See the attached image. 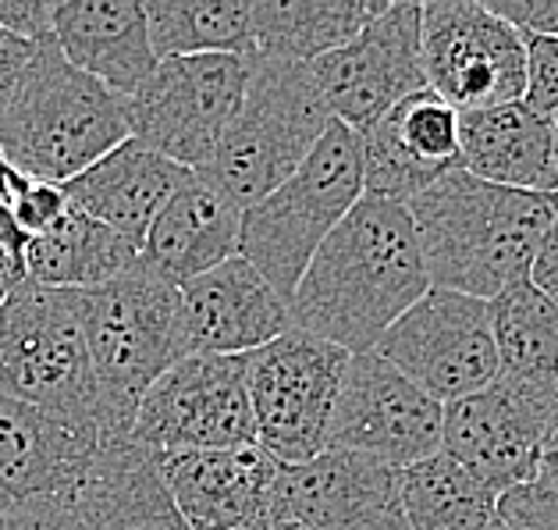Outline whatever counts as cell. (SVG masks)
Returning a JSON list of instances; mask_svg holds the SVG:
<instances>
[{"label": "cell", "mask_w": 558, "mask_h": 530, "mask_svg": "<svg viewBox=\"0 0 558 530\" xmlns=\"http://www.w3.org/2000/svg\"><path fill=\"white\" fill-rule=\"evenodd\" d=\"M551 207H555V203H551ZM530 281H534L537 289L558 306V210L551 217L548 236H544V242H541V253L534 261V270H530Z\"/></svg>", "instance_id": "38"}, {"label": "cell", "mask_w": 558, "mask_h": 530, "mask_svg": "<svg viewBox=\"0 0 558 530\" xmlns=\"http://www.w3.org/2000/svg\"><path fill=\"white\" fill-rule=\"evenodd\" d=\"M349 352L303 328L246 357L256 445L275 463H306L328 448V427Z\"/></svg>", "instance_id": "9"}, {"label": "cell", "mask_w": 558, "mask_h": 530, "mask_svg": "<svg viewBox=\"0 0 558 530\" xmlns=\"http://www.w3.org/2000/svg\"><path fill=\"white\" fill-rule=\"evenodd\" d=\"M551 203H555V210H558V193H555V196H551Z\"/></svg>", "instance_id": "45"}, {"label": "cell", "mask_w": 558, "mask_h": 530, "mask_svg": "<svg viewBox=\"0 0 558 530\" xmlns=\"http://www.w3.org/2000/svg\"><path fill=\"white\" fill-rule=\"evenodd\" d=\"M331 121L306 64L256 58L246 100L217 146L207 174L246 214L306 165Z\"/></svg>", "instance_id": "6"}, {"label": "cell", "mask_w": 558, "mask_h": 530, "mask_svg": "<svg viewBox=\"0 0 558 530\" xmlns=\"http://www.w3.org/2000/svg\"><path fill=\"white\" fill-rule=\"evenodd\" d=\"M0 530H89L75 498L36 495L0 509Z\"/></svg>", "instance_id": "32"}, {"label": "cell", "mask_w": 558, "mask_h": 530, "mask_svg": "<svg viewBox=\"0 0 558 530\" xmlns=\"http://www.w3.org/2000/svg\"><path fill=\"white\" fill-rule=\"evenodd\" d=\"M498 516L512 530H558V492L544 484H523L498 495Z\"/></svg>", "instance_id": "33"}, {"label": "cell", "mask_w": 558, "mask_h": 530, "mask_svg": "<svg viewBox=\"0 0 558 530\" xmlns=\"http://www.w3.org/2000/svg\"><path fill=\"white\" fill-rule=\"evenodd\" d=\"M146 22L157 61L199 53L256 61L250 0H149Z\"/></svg>", "instance_id": "29"}, {"label": "cell", "mask_w": 558, "mask_h": 530, "mask_svg": "<svg viewBox=\"0 0 558 530\" xmlns=\"http://www.w3.org/2000/svg\"><path fill=\"white\" fill-rule=\"evenodd\" d=\"M427 89L459 115L523 100L526 39L481 0L420 4Z\"/></svg>", "instance_id": "10"}, {"label": "cell", "mask_w": 558, "mask_h": 530, "mask_svg": "<svg viewBox=\"0 0 558 530\" xmlns=\"http://www.w3.org/2000/svg\"><path fill=\"white\" fill-rule=\"evenodd\" d=\"M306 72L331 118L363 135L395 104L427 89L424 50H420V4L395 0L356 39L310 61Z\"/></svg>", "instance_id": "14"}, {"label": "cell", "mask_w": 558, "mask_h": 530, "mask_svg": "<svg viewBox=\"0 0 558 530\" xmlns=\"http://www.w3.org/2000/svg\"><path fill=\"white\" fill-rule=\"evenodd\" d=\"M25 242H29V236L19 228L15 214H11L8 207H0V253L25 256Z\"/></svg>", "instance_id": "41"}, {"label": "cell", "mask_w": 558, "mask_h": 530, "mask_svg": "<svg viewBox=\"0 0 558 530\" xmlns=\"http://www.w3.org/2000/svg\"><path fill=\"white\" fill-rule=\"evenodd\" d=\"M68 196H64V185H50V182H29V189L19 196V203L11 207L15 221L25 236H44L47 228H53L68 214Z\"/></svg>", "instance_id": "34"}, {"label": "cell", "mask_w": 558, "mask_h": 530, "mask_svg": "<svg viewBox=\"0 0 558 530\" xmlns=\"http://www.w3.org/2000/svg\"><path fill=\"white\" fill-rule=\"evenodd\" d=\"M385 8L388 0H256V58L310 64L356 39Z\"/></svg>", "instance_id": "26"}, {"label": "cell", "mask_w": 558, "mask_h": 530, "mask_svg": "<svg viewBox=\"0 0 558 530\" xmlns=\"http://www.w3.org/2000/svg\"><path fill=\"white\" fill-rule=\"evenodd\" d=\"M551 135H555V165H558V111L551 115Z\"/></svg>", "instance_id": "43"}, {"label": "cell", "mask_w": 558, "mask_h": 530, "mask_svg": "<svg viewBox=\"0 0 558 530\" xmlns=\"http://www.w3.org/2000/svg\"><path fill=\"white\" fill-rule=\"evenodd\" d=\"M487 8L523 39L558 36V0H492Z\"/></svg>", "instance_id": "36"}, {"label": "cell", "mask_w": 558, "mask_h": 530, "mask_svg": "<svg viewBox=\"0 0 558 530\" xmlns=\"http://www.w3.org/2000/svg\"><path fill=\"white\" fill-rule=\"evenodd\" d=\"M189 174H193L189 168L171 165L168 157L154 154L129 135L97 165L68 182L64 196L75 210L89 214L93 221L107 225L135 250H143L149 225L157 221V214L179 193Z\"/></svg>", "instance_id": "23"}, {"label": "cell", "mask_w": 558, "mask_h": 530, "mask_svg": "<svg viewBox=\"0 0 558 530\" xmlns=\"http://www.w3.org/2000/svg\"><path fill=\"white\" fill-rule=\"evenodd\" d=\"M125 140V97L39 44L0 118V157L36 182L68 185Z\"/></svg>", "instance_id": "3"}, {"label": "cell", "mask_w": 558, "mask_h": 530, "mask_svg": "<svg viewBox=\"0 0 558 530\" xmlns=\"http://www.w3.org/2000/svg\"><path fill=\"white\" fill-rule=\"evenodd\" d=\"M487 530H512V527H509L506 520H501V516H495V520H492V523H487Z\"/></svg>", "instance_id": "44"}, {"label": "cell", "mask_w": 558, "mask_h": 530, "mask_svg": "<svg viewBox=\"0 0 558 530\" xmlns=\"http://www.w3.org/2000/svg\"><path fill=\"white\" fill-rule=\"evenodd\" d=\"M75 506L89 530H189L154 453L132 438L97 448Z\"/></svg>", "instance_id": "25"}, {"label": "cell", "mask_w": 558, "mask_h": 530, "mask_svg": "<svg viewBox=\"0 0 558 530\" xmlns=\"http://www.w3.org/2000/svg\"><path fill=\"white\" fill-rule=\"evenodd\" d=\"M53 47L121 97H132L157 68L143 0H61L53 4Z\"/></svg>", "instance_id": "22"}, {"label": "cell", "mask_w": 558, "mask_h": 530, "mask_svg": "<svg viewBox=\"0 0 558 530\" xmlns=\"http://www.w3.org/2000/svg\"><path fill=\"white\" fill-rule=\"evenodd\" d=\"M459 111L420 89L363 135V193L410 203L459 168Z\"/></svg>", "instance_id": "18"}, {"label": "cell", "mask_w": 558, "mask_h": 530, "mask_svg": "<svg viewBox=\"0 0 558 530\" xmlns=\"http://www.w3.org/2000/svg\"><path fill=\"white\" fill-rule=\"evenodd\" d=\"M551 196L492 185L456 168L405 203L430 289L492 303L509 285L526 281L555 217Z\"/></svg>", "instance_id": "2"}, {"label": "cell", "mask_w": 558, "mask_h": 530, "mask_svg": "<svg viewBox=\"0 0 558 530\" xmlns=\"http://www.w3.org/2000/svg\"><path fill=\"white\" fill-rule=\"evenodd\" d=\"M132 442L149 453L256 445L246 357H182L135 410Z\"/></svg>", "instance_id": "12"}, {"label": "cell", "mask_w": 558, "mask_h": 530, "mask_svg": "<svg viewBox=\"0 0 558 530\" xmlns=\"http://www.w3.org/2000/svg\"><path fill=\"white\" fill-rule=\"evenodd\" d=\"M0 29L25 44H53V4L50 0H0Z\"/></svg>", "instance_id": "35"}, {"label": "cell", "mask_w": 558, "mask_h": 530, "mask_svg": "<svg viewBox=\"0 0 558 530\" xmlns=\"http://www.w3.org/2000/svg\"><path fill=\"white\" fill-rule=\"evenodd\" d=\"M445 406L416 388L380 352H356L338 385L328 448L405 470L441 453Z\"/></svg>", "instance_id": "13"}, {"label": "cell", "mask_w": 558, "mask_h": 530, "mask_svg": "<svg viewBox=\"0 0 558 530\" xmlns=\"http://www.w3.org/2000/svg\"><path fill=\"white\" fill-rule=\"evenodd\" d=\"M140 261V250L89 214L68 207L58 225L25 242V275L47 289H97Z\"/></svg>", "instance_id": "27"}, {"label": "cell", "mask_w": 558, "mask_h": 530, "mask_svg": "<svg viewBox=\"0 0 558 530\" xmlns=\"http://www.w3.org/2000/svg\"><path fill=\"white\" fill-rule=\"evenodd\" d=\"M523 104L537 118L558 111V36H534L526 39V89Z\"/></svg>", "instance_id": "31"}, {"label": "cell", "mask_w": 558, "mask_h": 530, "mask_svg": "<svg viewBox=\"0 0 558 530\" xmlns=\"http://www.w3.org/2000/svg\"><path fill=\"white\" fill-rule=\"evenodd\" d=\"M498 377L526 388H558V306L534 281H515L492 303Z\"/></svg>", "instance_id": "28"}, {"label": "cell", "mask_w": 558, "mask_h": 530, "mask_svg": "<svg viewBox=\"0 0 558 530\" xmlns=\"http://www.w3.org/2000/svg\"><path fill=\"white\" fill-rule=\"evenodd\" d=\"M292 328L289 303L246 256H231L179 289L182 357H250Z\"/></svg>", "instance_id": "17"}, {"label": "cell", "mask_w": 558, "mask_h": 530, "mask_svg": "<svg viewBox=\"0 0 558 530\" xmlns=\"http://www.w3.org/2000/svg\"><path fill=\"white\" fill-rule=\"evenodd\" d=\"M189 530H239L270 513L278 463L260 445L154 453Z\"/></svg>", "instance_id": "19"}, {"label": "cell", "mask_w": 558, "mask_h": 530, "mask_svg": "<svg viewBox=\"0 0 558 530\" xmlns=\"http://www.w3.org/2000/svg\"><path fill=\"white\" fill-rule=\"evenodd\" d=\"M25 278H29V275H25V256L0 253V306L8 303V296L15 292Z\"/></svg>", "instance_id": "40"}, {"label": "cell", "mask_w": 558, "mask_h": 530, "mask_svg": "<svg viewBox=\"0 0 558 530\" xmlns=\"http://www.w3.org/2000/svg\"><path fill=\"white\" fill-rule=\"evenodd\" d=\"M100 438L0 392V509L36 495L75 498Z\"/></svg>", "instance_id": "21"}, {"label": "cell", "mask_w": 558, "mask_h": 530, "mask_svg": "<svg viewBox=\"0 0 558 530\" xmlns=\"http://www.w3.org/2000/svg\"><path fill=\"white\" fill-rule=\"evenodd\" d=\"M0 392L100 438V399L72 289L25 278L0 306Z\"/></svg>", "instance_id": "7"}, {"label": "cell", "mask_w": 558, "mask_h": 530, "mask_svg": "<svg viewBox=\"0 0 558 530\" xmlns=\"http://www.w3.org/2000/svg\"><path fill=\"white\" fill-rule=\"evenodd\" d=\"M253 61L231 53L157 61L125 97L129 135L189 171H207L225 132L246 100Z\"/></svg>", "instance_id": "8"}, {"label": "cell", "mask_w": 558, "mask_h": 530, "mask_svg": "<svg viewBox=\"0 0 558 530\" xmlns=\"http://www.w3.org/2000/svg\"><path fill=\"white\" fill-rule=\"evenodd\" d=\"M33 53H36L33 44H25V39L0 29V118H4L11 97H15V89L22 83L25 68H29V61H33Z\"/></svg>", "instance_id": "37"}, {"label": "cell", "mask_w": 558, "mask_h": 530, "mask_svg": "<svg viewBox=\"0 0 558 530\" xmlns=\"http://www.w3.org/2000/svg\"><path fill=\"white\" fill-rule=\"evenodd\" d=\"M75 303L100 399V445L132 438L149 385L182 360L179 289L135 261L118 278L75 292Z\"/></svg>", "instance_id": "4"}, {"label": "cell", "mask_w": 558, "mask_h": 530, "mask_svg": "<svg viewBox=\"0 0 558 530\" xmlns=\"http://www.w3.org/2000/svg\"><path fill=\"white\" fill-rule=\"evenodd\" d=\"M459 168L492 185L558 193L551 121L523 100L466 111L459 118Z\"/></svg>", "instance_id": "24"}, {"label": "cell", "mask_w": 558, "mask_h": 530, "mask_svg": "<svg viewBox=\"0 0 558 530\" xmlns=\"http://www.w3.org/2000/svg\"><path fill=\"white\" fill-rule=\"evenodd\" d=\"M399 478L410 530H487L498 516V492L445 453L405 467Z\"/></svg>", "instance_id": "30"}, {"label": "cell", "mask_w": 558, "mask_h": 530, "mask_svg": "<svg viewBox=\"0 0 558 530\" xmlns=\"http://www.w3.org/2000/svg\"><path fill=\"white\" fill-rule=\"evenodd\" d=\"M239 530H306V527H299L295 520H289V516H275V513H267V516H260V520H253V523L239 527Z\"/></svg>", "instance_id": "42"}, {"label": "cell", "mask_w": 558, "mask_h": 530, "mask_svg": "<svg viewBox=\"0 0 558 530\" xmlns=\"http://www.w3.org/2000/svg\"><path fill=\"white\" fill-rule=\"evenodd\" d=\"M537 484H544L548 492H558V399H555L551 413H548V424H544Z\"/></svg>", "instance_id": "39"}, {"label": "cell", "mask_w": 558, "mask_h": 530, "mask_svg": "<svg viewBox=\"0 0 558 530\" xmlns=\"http://www.w3.org/2000/svg\"><path fill=\"white\" fill-rule=\"evenodd\" d=\"M399 473L380 459L324 448L306 463H278L270 513L306 530H410Z\"/></svg>", "instance_id": "16"}, {"label": "cell", "mask_w": 558, "mask_h": 530, "mask_svg": "<svg viewBox=\"0 0 558 530\" xmlns=\"http://www.w3.org/2000/svg\"><path fill=\"white\" fill-rule=\"evenodd\" d=\"M360 196L363 143L342 121H331L306 165L242 214L239 256H246L289 303L324 239L356 207Z\"/></svg>", "instance_id": "5"}, {"label": "cell", "mask_w": 558, "mask_h": 530, "mask_svg": "<svg viewBox=\"0 0 558 530\" xmlns=\"http://www.w3.org/2000/svg\"><path fill=\"white\" fill-rule=\"evenodd\" d=\"M555 399L558 388H526L498 377L495 385L445 406L441 453L498 495L534 484Z\"/></svg>", "instance_id": "15"}, {"label": "cell", "mask_w": 558, "mask_h": 530, "mask_svg": "<svg viewBox=\"0 0 558 530\" xmlns=\"http://www.w3.org/2000/svg\"><path fill=\"white\" fill-rule=\"evenodd\" d=\"M434 402H459L498 382L492 310L484 299L430 289L391 324L377 349Z\"/></svg>", "instance_id": "11"}, {"label": "cell", "mask_w": 558, "mask_h": 530, "mask_svg": "<svg viewBox=\"0 0 558 530\" xmlns=\"http://www.w3.org/2000/svg\"><path fill=\"white\" fill-rule=\"evenodd\" d=\"M427 292L430 275L410 207L363 193L303 270L289 314L295 328L356 357L374 352Z\"/></svg>", "instance_id": "1"}, {"label": "cell", "mask_w": 558, "mask_h": 530, "mask_svg": "<svg viewBox=\"0 0 558 530\" xmlns=\"http://www.w3.org/2000/svg\"><path fill=\"white\" fill-rule=\"evenodd\" d=\"M239 242L242 207L207 171H193L149 225L140 264L160 281L182 289L185 281L239 256Z\"/></svg>", "instance_id": "20"}]
</instances>
